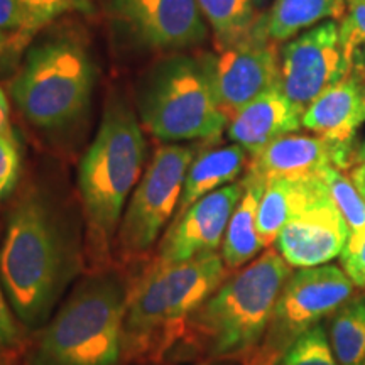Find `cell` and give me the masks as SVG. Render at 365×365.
Segmentation results:
<instances>
[{"label":"cell","instance_id":"cell-28","mask_svg":"<svg viewBox=\"0 0 365 365\" xmlns=\"http://www.w3.org/2000/svg\"><path fill=\"white\" fill-rule=\"evenodd\" d=\"M21 176V153L16 135L0 130V202L12 193Z\"/></svg>","mask_w":365,"mask_h":365},{"label":"cell","instance_id":"cell-37","mask_svg":"<svg viewBox=\"0 0 365 365\" xmlns=\"http://www.w3.org/2000/svg\"><path fill=\"white\" fill-rule=\"evenodd\" d=\"M4 43H6V36L0 34V51H2V49H4Z\"/></svg>","mask_w":365,"mask_h":365},{"label":"cell","instance_id":"cell-22","mask_svg":"<svg viewBox=\"0 0 365 365\" xmlns=\"http://www.w3.org/2000/svg\"><path fill=\"white\" fill-rule=\"evenodd\" d=\"M254 0H198L205 19L212 26L218 48H228L245 39L257 26Z\"/></svg>","mask_w":365,"mask_h":365},{"label":"cell","instance_id":"cell-32","mask_svg":"<svg viewBox=\"0 0 365 365\" xmlns=\"http://www.w3.org/2000/svg\"><path fill=\"white\" fill-rule=\"evenodd\" d=\"M0 130L14 134L11 127V115H9V102L2 88H0Z\"/></svg>","mask_w":365,"mask_h":365},{"label":"cell","instance_id":"cell-23","mask_svg":"<svg viewBox=\"0 0 365 365\" xmlns=\"http://www.w3.org/2000/svg\"><path fill=\"white\" fill-rule=\"evenodd\" d=\"M330 345L340 365L365 362V299L346 301L331 319Z\"/></svg>","mask_w":365,"mask_h":365},{"label":"cell","instance_id":"cell-8","mask_svg":"<svg viewBox=\"0 0 365 365\" xmlns=\"http://www.w3.org/2000/svg\"><path fill=\"white\" fill-rule=\"evenodd\" d=\"M354 294V282L336 266L304 267L282 287L261 344L242 355V365H279L291 344L340 309Z\"/></svg>","mask_w":365,"mask_h":365},{"label":"cell","instance_id":"cell-20","mask_svg":"<svg viewBox=\"0 0 365 365\" xmlns=\"http://www.w3.org/2000/svg\"><path fill=\"white\" fill-rule=\"evenodd\" d=\"M244 195L232 213L222 242V259L228 271H234L261 252L262 242L257 232V208L266 185L245 176Z\"/></svg>","mask_w":365,"mask_h":365},{"label":"cell","instance_id":"cell-36","mask_svg":"<svg viewBox=\"0 0 365 365\" xmlns=\"http://www.w3.org/2000/svg\"><path fill=\"white\" fill-rule=\"evenodd\" d=\"M360 124L365 122V86L362 88V98H360V110H359Z\"/></svg>","mask_w":365,"mask_h":365},{"label":"cell","instance_id":"cell-33","mask_svg":"<svg viewBox=\"0 0 365 365\" xmlns=\"http://www.w3.org/2000/svg\"><path fill=\"white\" fill-rule=\"evenodd\" d=\"M350 178H352L354 185L357 186L360 195L365 198V163L357 164L352 170V173H350Z\"/></svg>","mask_w":365,"mask_h":365},{"label":"cell","instance_id":"cell-25","mask_svg":"<svg viewBox=\"0 0 365 365\" xmlns=\"http://www.w3.org/2000/svg\"><path fill=\"white\" fill-rule=\"evenodd\" d=\"M340 39L349 78L365 85V0H349V12L340 24Z\"/></svg>","mask_w":365,"mask_h":365},{"label":"cell","instance_id":"cell-29","mask_svg":"<svg viewBox=\"0 0 365 365\" xmlns=\"http://www.w3.org/2000/svg\"><path fill=\"white\" fill-rule=\"evenodd\" d=\"M340 262L354 286L365 289V228L350 234L340 254Z\"/></svg>","mask_w":365,"mask_h":365},{"label":"cell","instance_id":"cell-5","mask_svg":"<svg viewBox=\"0 0 365 365\" xmlns=\"http://www.w3.org/2000/svg\"><path fill=\"white\" fill-rule=\"evenodd\" d=\"M129 286L117 272L85 277L48 327L31 354V365H118Z\"/></svg>","mask_w":365,"mask_h":365},{"label":"cell","instance_id":"cell-34","mask_svg":"<svg viewBox=\"0 0 365 365\" xmlns=\"http://www.w3.org/2000/svg\"><path fill=\"white\" fill-rule=\"evenodd\" d=\"M0 365H26L21 360L19 349L16 350H0Z\"/></svg>","mask_w":365,"mask_h":365},{"label":"cell","instance_id":"cell-3","mask_svg":"<svg viewBox=\"0 0 365 365\" xmlns=\"http://www.w3.org/2000/svg\"><path fill=\"white\" fill-rule=\"evenodd\" d=\"M291 266L277 249L242 267L191 314L182 350L207 360H237L261 344Z\"/></svg>","mask_w":365,"mask_h":365},{"label":"cell","instance_id":"cell-15","mask_svg":"<svg viewBox=\"0 0 365 365\" xmlns=\"http://www.w3.org/2000/svg\"><path fill=\"white\" fill-rule=\"evenodd\" d=\"M349 237V225L327 195L282 227L276 249L291 267H318L340 255Z\"/></svg>","mask_w":365,"mask_h":365},{"label":"cell","instance_id":"cell-17","mask_svg":"<svg viewBox=\"0 0 365 365\" xmlns=\"http://www.w3.org/2000/svg\"><path fill=\"white\" fill-rule=\"evenodd\" d=\"M328 191L322 178L312 180H272L266 182L257 208V232L262 247L276 244L277 235L287 222L312 207Z\"/></svg>","mask_w":365,"mask_h":365},{"label":"cell","instance_id":"cell-16","mask_svg":"<svg viewBox=\"0 0 365 365\" xmlns=\"http://www.w3.org/2000/svg\"><path fill=\"white\" fill-rule=\"evenodd\" d=\"M301 118L303 113L293 107L281 88H274L228 120V137L252 158L279 137L298 130L303 125Z\"/></svg>","mask_w":365,"mask_h":365},{"label":"cell","instance_id":"cell-30","mask_svg":"<svg viewBox=\"0 0 365 365\" xmlns=\"http://www.w3.org/2000/svg\"><path fill=\"white\" fill-rule=\"evenodd\" d=\"M0 281V350L21 349V330Z\"/></svg>","mask_w":365,"mask_h":365},{"label":"cell","instance_id":"cell-1","mask_svg":"<svg viewBox=\"0 0 365 365\" xmlns=\"http://www.w3.org/2000/svg\"><path fill=\"white\" fill-rule=\"evenodd\" d=\"M80 267L78 244L48 205L38 196L17 203L0 245V281L17 319L27 328L44 325Z\"/></svg>","mask_w":365,"mask_h":365},{"label":"cell","instance_id":"cell-13","mask_svg":"<svg viewBox=\"0 0 365 365\" xmlns=\"http://www.w3.org/2000/svg\"><path fill=\"white\" fill-rule=\"evenodd\" d=\"M113 12L150 48H188L207 36L198 0H113Z\"/></svg>","mask_w":365,"mask_h":365},{"label":"cell","instance_id":"cell-31","mask_svg":"<svg viewBox=\"0 0 365 365\" xmlns=\"http://www.w3.org/2000/svg\"><path fill=\"white\" fill-rule=\"evenodd\" d=\"M27 27L26 0H0V34L17 33L22 36Z\"/></svg>","mask_w":365,"mask_h":365},{"label":"cell","instance_id":"cell-14","mask_svg":"<svg viewBox=\"0 0 365 365\" xmlns=\"http://www.w3.org/2000/svg\"><path fill=\"white\" fill-rule=\"evenodd\" d=\"M354 153V145L331 143L325 137L287 134L250 158L245 176L264 185L272 180H312L327 166L349 170Z\"/></svg>","mask_w":365,"mask_h":365},{"label":"cell","instance_id":"cell-10","mask_svg":"<svg viewBox=\"0 0 365 365\" xmlns=\"http://www.w3.org/2000/svg\"><path fill=\"white\" fill-rule=\"evenodd\" d=\"M200 63L227 120L255 98L281 88L279 49L264 31L262 19L247 38Z\"/></svg>","mask_w":365,"mask_h":365},{"label":"cell","instance_id":"cell-9","mask_svg":"<svg viewBox=\"0 0 365 365\" xmlns=\"http://www.w3.org/2000/svg\"><path fill=\"white\" fill-rule=\"evenodd\" d=\"M193 159L195 150L182 145L171 144L156 150L118 225L117 249L122 259L140 257L156 244L180 205Z\"/></svg>","mask_w":365,"mask_h":365},{"label":"cell","instance_id":"cell-26","mask_svg":"<svg viewBox=\"0 0 365 365\" xmlns=\"http://www.w3.org/2000/svg\"><path fill=\"white\" fill-rule=\"evenodd\" d=\"M279 365H340L333 354L323 327H313L299 335L286 354Z\"/></svg>","mask_w":365,"mask_h":365},{"label":"cell","instance_id":"cell-12","mask_svg":"<svg viewBox=\"0 0 365 365\" xmlns=\"http://www.w3.org/2000/svg\"><path fill=\"white\" fill-rule=\"evenodd\" d=\"M242 195L244 181H239L212 191L186 208L168 228L154 262L170 266L217 252Z\"/></svg>","mask_w":365,"mask_h":365},{"label":"cell","instance_id":"cell-11","mask_svg":"<svg viewBox=\"0 0 365 365\" xmlns=\"http://www.w3.org/2000/svg\"><path fill=\"white\" fill-rule=\"evenodd\" d=\"M349 78V65L335 22L314 27L281 54V91L301 113L331 86Z\"/></svg>","mask_w":365,"mask_h":365},{"label":"cell","instance_id":"cell-7","mask_svg":"<svg viewBox=\"0 0 365 365\" xmlns=\"http://www.w3.org/2000/svg\"><path fill=\"white\" fill-rule=\"evenodd\" d=\"M93 81V65L83 46L54 39L27 54L12 83V98L33 125L61 129L85 110Z\"/></svg>","mask_w":365,"mask_h":365},{"label":"cell","instance_id":"cell-18","mask_svg":"<svg viewBox=\"0 0 365 365\" xmlns=\"http://www.w3.org/2000/svg\"><path fill=\"white\" fill-rule=\"evenodd\" d=\"M365 85L354 78H345L322 93L304 110L301 124L304 129L341 145H352L360 125L359 110Z\"/></svg>","mask_w":365,"mask_h":365},{"label":"cell","instance_id":"cell-6","mask_svg":"<svg viewBox=\"0 0 365 365\" xmlns=\"http://www.w3.org/2000/svg\"><path fill=\"white\" fill-rule=\"evenodd\" d=\"M140 120L164 143L218 139L228 124L198 59L159 63L139 95Z\"/></svg>","mask_w":365,"mask_h":365},{"label":"cell","instance_id":"cell-38","mask_svg":"<svg viewBox=\"0 0 365 365\" xmlns=\"http://www.w3.org/2000/svg\"><path fill=\"white\" fill-rule=\"evenodd\" d=\"M254 2H262V0H254Z\"/></svg>","mask_w":365,"mask_h":365},{"label":"cell","instance_id":"cell-2","mask_svg":"<svg viewBox=\"0 0 365 365\" xmlns=\"http://www.w3.org/2000/svg\"><path fill=\"white\" fill-rule=\"evenodd\" d=\"M218 252L186 262H153L127 296L122 360L158 364L182 340L188 319L227 279Z\"/></svg>","mask_w":365,"mask_h":365},{"label":"cell","instance_id":"cell-24","mask_svg":"<svg viewBox=\"0 0 365 365\" xmlns=\"http://www.w3.org/2000/svg\"><path fill=\"white\" fill-rule=\"evenodd\" d=\"M319 178L325 182L331 203L349 225L350 234L365 228V198L354 185L352 178H346L344 170L335 166L323 168Z\"/></svg>","mask_w":365,"mask_h":365},{"label":"cell","instance_id":"cell-27","mask_svg":"<svg viewBox=\"0 0 365 365\" xmlns=\"http://www.w3.org/2000/svg\"><path fill=\"white\" fill-rule=\"evenodd\" d=\"M27 27L24 36L34 34L58 16L73 11H91L93 0H26Z\"/></svg>","mask_w":365,"mask_h":365},{"label":"cell","instance_id":"cell-35","mask_svg":"<svg viewBox=\"0 0 365 365\" xmlns=\"http://www.w3.org/2000/svg\"><path fill=\"white\" fill-rule=\"evenodd\" d=\"M354 163H357V164L365 163V143L360 144L359 148L355 149V153H354Z\"/></svg>","mask_w":365,"mask_h":365},{"label":"cell","instance_id":"cell-39","mask_svg":"<svg viewBox=\"0 0 365 365\" xmlns=\"http://www.w3.org/2000/svg\"><path fill=\"white\" fill-rule=\"evenodd\" d=\"M362 365H365V362H364V364H362Z\"/></svg>","mask_w":365,"mask_h":365},{"label":"cell","instance_id":"cell-19","mask_svg":"<svg viewBox=\"0 0 365 365\" xmlns=\"http://www.w3.org/2000/svg\"><path fill=\"white\" fill-rule=\"evenodd\" d=\"M245 163H247V153L239 144L203 150L198 158L193 159L186 171L176 217L200 198L234 181L244 170Z\"/></svg>","mask_w":365,"mask_h":365},{"label":"cell","instance_id":"cell-21","mask_svg":"<svg viewBox=\"0 0 365 365\" xmlns=\"http://www.w3.org/2000/svg\"><path fill=\"white\" fill-rule=\"evenodd\" d=\"M344 14L345 0H276L262 24L269 38L279 43L323 19H344Z\"/></svg>","mask_w":365,"mask_h":365},{"label":"cell","instance_id":"cell-4","mask_svg":"<svg viewBox=\"0 0 365 365\" xmlns=\"http://www.w3.org/2000/svg\"><path fill=\"white\" fill-rule=\"evenodd\" d=\"M145 140L135 113L113 100L78 168V186L88 225L91 262L103 269L122 220V210L143 178Z\"/></svg>","mask_w":365,"mask_h":365}]
</instances>
